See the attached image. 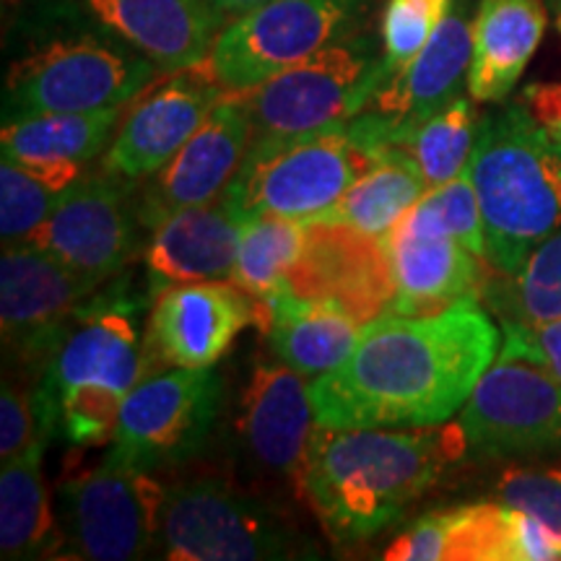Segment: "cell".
<instances>
[{"instance_id":"cell-1","label":"cell","mask_w":561,"mask_h":561,"mask_svg":"<svg viewBox=\"0 0 561 561\" xmlns=\"http://www.w3.org/2000/svg\"><path fill=\"white\" fill-rule=\"evenodd\" d=\"M476 299L430 314H380L339 367L314 377L320 426H430L462 411L500 351Z\"/></svg>"},{"instance_id":"cell-2","label":"cell","mask_w":561,"mask_h":561,"mask_svg":"<svg viewBox=\"0 0 561 561\" xmlns=\"http://www.w3.org/2000/svg\"><path fill=\"white\" fill-rule=\"evenodd\" d=\"M468 453L460 424L314 426L299 491L333 543L367 541Z\"/></svg>"},{"instance_id":"cell-3","label":"cell","mask_w":561,"mask_h":561,"mask_svg":"<svg viewBox=\"0 0 561 561\" xmlns=\"http://www.w3.org/2000/svg\"><path fill=\"white\" fill-rule=\"evenodd\" d=\"M468 172L481 203L486 263L515 278L561 229V144L515 104L481 123Z\"/></svg>"},{"instance_id":"cell-4","label":"cell","mask_w":561,"mask_h":561,"mask_svg":"<svg viewBox=\"0 0 561 561\" xmlns=\"http://www.w3.org/2000/svg\"><path fill=\"white\" fill-rule=\"evenodd\" d=\"M375 157L351 136L348 123L297 136L252 138L221 198L242 221L261 214L312 221L362 178Z\"/></svg>"},{"instance_id":"cell-5","label":"cell","mask_w":561,"mask_h":561,"mask_svg":"<svg viewBox=\"0 0 561 561\" xmlns=\"http://www.w3.org/2000/svg\"><path fill=\"white\" fill-rule=\"evenodd\" d=\"M159 68L133 47L102 37L58 39L13 62L3 91V123L125 107Z\"/></svg>"},{"instance_id":"cell-6","label":"cell","mask_w":561,"mask_h":561,"mask_svg":"<svg viewBox=\"0 0 561 561\" xmlns=\"http://www.w3.org/2000/svg\"><path fill=\"white\" fill-rule=\"evenodd\" d=\"M364 9L367 0H268L224 26L195 70L242 94L346 39Z\"/></svg>"},{"instance_id":"cell-7","label":"cell","mask_w":561,"mask_h":561,"mask_svg":"<svg viewBox=\"0 0 561 561\" xmlns=\"http://www.w3.org/2000/svg\"><path fill=\"white\" fill-rule=\"evenodd\" d=\"M388 79L385 55L354 37L322 47L261 87L242 91L255 138L297 136L362 115Z\"/></svg>"},{"instance_id":"cell-8","label":"cell","mask_w":561,"mask_h":561,"mask_svg":"<svg viewBox=\"0 0 561 561\" xmlns=\"http://www.w3.org/2000/svg\"><path fill=\"white\" fill-rule=\"evenodd\" d=\"M159 546L172 561L289 559L297 536L261 500L210 476L167 491Z\"/></svg>"},{"instance_id":"cell-9","label":"cell","mask_w":561,"mask_h":561,"mask_svg":"<svg viewBox=\"0 0 561 561\" xmlns=\"http://www.w3.org/2000/svg\"><path fill=\"white\" fill-rule=\"evenodd\" d=\"M164 502L151 471L104 460L60 486V541L76 559H140L157 543Z\"/></svg>"},{"instance_id":"cell-10","label":"cell","mask_w":561,"mask_h":561,"mask_svg":"<svg viewBox=\"0 0 561 561\" xmlns=\"http://www.w3.org/2000/svg\"><path fill=\"white\" fill-rule=\"evenodd\" d=\"M221 377L210 367H174L140 380L123 401L121 426L104 460L157 471L193 458L221 409Z\"/></svg>"},{"instance_id":"cell-11","label":"cell","mask_w":561,"mask_h":561,"mask_svg":"<svg viewBox=\"0 0 561 561\" xmlns=\"http://www.w3.org/2000/svg\"><path fill=\"white\" fill-rule=\"evenodd\" d=\"M458 424L479 458L561 453V380L541 364L500 354L462 405Z\"/></svg>"},{"instance_id":"cell-12","label":"cell","mask_w":561,"mask_h":561,"mask_svg":"<svg viewBox=\"0 0 561 561\" xmlns=\"http://www.w3.org/2000/svg\"><path fill=\"white\" fill-rule=\"evenodd\" d=\"M286 289L294 297L328 305L367 325L388 312L396 299L388 242L351 224L305 221V244Z\"/></svg>"},{"instance_id":"cell-13","label":"cell","mask_w":561,"mask_h":561,"mask_svg":"<svg viewBox=\"0 0 561 561\" xmlns=\"http://www.w3.org/2000/svg\"><path fill=\"white\" fill-rule=\"evenodd\" d=\"M100 284L34 244H11L0 261L3 343L24 367H47Z\"/></svg>"},{"instance_id":"cell-14","label":"cell","mask_w":561,"mask_h":561,"mask_svg":"<svg viewBox=\"0 0 561 561\" xmlns=\"http://www.w3.org/2000/svg\"><path fill=\"white\" fill-rule=\"evenodd\" d=\"M128 182L89 174L60 193L53 214L26 244L45 250L79 276L104 284L128 263L136 248V203Z\"/></svg>"},{"instance_id":"cell-15","label":"cell","mask_w":561,"mask_h":561,"mask_svg":"<svg viewBox=\"0 0 561 561\" xmlns=\"http://www.w3.org/2000/svg\"><path fill=\"white\" fill-rule=\"evenodd\" d=\"M144 380V343L128 299L115 297L89 301L79 312L45 375L32 392L39 432L45 437L58 430L62 392L81 382H100L128 392Z\"/></svg>"},{"instance_id":"cell-16","label":"cell","mask_w":561,"mask_h":561,"mask_svg":"<svg viewBox=\"0 0 561 561\" xmlns=\"http://www.w3.org/2000/svg\"><path fill=\"white\" fill-rule=\"evenodd\" d=\"M255 322V301L227 280H187L153 301L144 339V380L153 367H210Z\"/></svg>"},{"instance_id":"cell-17","label":"cell","mask_w":561,"mask_h":561,"mask_svg":"<svg viewBox=\"0 0 561 561\" xmlns=\"http://www.w3.org/2000/svg\"><path fill=\"white\" fill-rule=\"evenodd\" d=\"M255 128L242 94H227L182 149L144 182L136 203L140 227H157L178 210L221 198L252 146Z\"/></svg>"},{"instance_id":"cell-18","label":"cell","mask_w":561,"mask_h":561,"mask_svg":"<svg viewBox=\"0 0 561 561\" xmlns=\"http://www.w3.org/2000/svg\"><path fill=\"white\" fill-rule=\"evenodd\" d=\"M224 96L227 91L195 68L170 73L157 87L151 83L128 104L102 170L128 185L151 178L191 140Z\"/></svg>"},{"instance_id":"cell-19","label":"cell","mask_w":561,"mask_h":561,"mask_svg":"<svg viewBox=\"0 0 561 561\" xmlns=\"http://www.w3.org/2000/svg\"><path fill=\"white\" fill-rule=\"evenodd\" d=\"M385 242L396 273L390 312L430 314L479 297L486 261L442 231L419 206L385 234Z\"/></svg>"},{"instance_id":"cell-20","label":"cell","mask_w":561,"mask_h":561,"mask_svg":"<svg viewBox=\"0 0 561 561\" xmlns=\"http://www.w3.org/2000/svg\"><path fill=\"white\" fill-rule=\"evenodd\" d=\"M473 19L468 0H453L430 45L377 89L369 107L382 115V149L413 125L450 104L471 73ZM380 149V151H382Z\"/></svg>"},{"instance_id":"cell-21","label":"cell","mask_w":561,"mask_h":561,"mask_svg":"<svg viewBox=\"0 0 561 561\" xmlns=\"http://www.w3.org/2000/svg\"><path fill=\"white\" fill-rule=\"evenodd\" d=\"M314 426L310 385L286 364H261L252 369L242 392L237 421L244 453L265 473L289 479L299 486L301 468Z\"/></svg>"},{"instance_id":"cell-22","label":"cell","mask_w":561,"mask_h":561,"mask_svg":"<svg viewBox=\"0 0 561 561\" xmlns=\"http://www.w3.org/2000/svg\"><path fill=\"white\" fill-rule=\"evenodd\" d=\"M83 5L161 73L198 66L224 30V11L208 0H83Z\"/></svg>"},{"instance_id":"cell-23","label":"cell","mask_w":561,"mask_h":561,"mask_svg":"<svg viewBox=\"0 0 561 561\" xmlns=\"http://www.w3.org/2000/svg\"><path fill=\"white\" fill-rule=\"evenodd\" d=\"M242 219L224 198L167 216L146 250L151 297L187 280H219L234 271Z\"/></svg>"},{"instance_id":"cell-24","label":"cell","mask_w":561,"mask_h":561,"mask_svg":"<svg viewBox=\"0 0 561 561\" xmlns=\"http://www.w3.org/2000/svg\"><path fill=\"white\" fill-rule=\"evenodd\" d=\"M125 107L37 115L3 123V159L24 167L53 191L62 193L81 178L83 164L100 157L112 130L121 125Z\"/></svg>"},{"instance_id":"cell-25","label":"cell","mask_w":561,"mask_h":561,"mask_svg":"<svg viewBox=\"0 0 561 561\" xmlns=\"http://www.w3.org/2000/svg\"><path fill=\"white\" fill-rule=\"evenodd\" d=\"M255 322L273 354L301 377H320L348 359L364 325L351 314L280 291L255 305Z\"/></svg>"},{"instance_id":"cell-26","label":"cell","mask_w":561,"mask_h":561,"mask_svg":"<svg viewBox=\"0 0 561 561\" xmlns=\"http://www.w3.org/2000/svg\"><path fill=\"white\" fill-rule=\"evenodd\" d=\"M541 0H481L473 16V62L468 91L476 102H502L541 45Z\"/></svg>"},{"instance_id":"cell-27","label":"cell","mask_w":561,"mask_h":561,"mask_svg":"<svg viewBox=\"0 0 561 561\" xmlns=\"http://www.w3.org/2000/svg\"><path fill=\"white\" fill-rule=\"evenodd\" d=\"M430 191V182L416 167V161L403 151H377V161L362 174L318 219L351 224V227L385 237ZM314 221V219H312Z\"/></svg>"},{"instance_id":"cell-28","label":"cell","mask_w":561,"mask_h":561,"mask_svg":"<svg viewBox=\"0 0 561 561\" xmlns=\"http://www.w3.org/2000/svg\"><path fill=\"white\" fill-rule=\"evenodd\" d=\"M47 439L39 437L19 458L3 462L0 473V553L3 559H32L50 549L55 517L42 455Z\"/></svg>"},{"instance_id":"cell-29","label":"cell","mask_w":561,"mask_h":561,"mask_svg":"<svg viewBox=\"0 0 561 561\" xmlns=\"http://www.w3.org/2000/svg\"><path fill=\"white\" fill-rule=\"evenodd\" d=\"M305 244V221L278 214L252 216L242 224L240 250L229 280L252 297L268 301L286 289V280Z\"/></svg>"},{"instance_id":"cell-30","label":"cell","mask_w":561,"mask_h":561,"mask_svg":"<svg viewBox=\"0 0 561 561\" xmlns=\"http://www.w3.org/2000/svg\"><path fill=\"white\" fill-rule=\"evenodd\" d=\"M479 130L481 123L476 117L473 102L466 96H455L424 123L403 130L392 140V149L416 161L430 187H437L468 170Z\"/></svg>"},{"instance_id":"cell-31","label":"cell","mask_w":561,"mask_h":561,"mask_svg":"<svg viewBox=\"0 0 561 561\" xmlns=\"http://www.w3.org/2000/svg\"><path fill=\"white\" fill-rule=\"evenodd\" d=\"M504 278V276H502ZM486 297L502 322H549L561 318V229L551 234L515 278L486 286Z\"/></svg>"},{"instance_id":"cell-32","label":"cell","mask_w":561,"mask_h":561,"mask_svg":"<svg viewBox=\"0 0 561 561\" xmlns=\"http://www.w3.org/2000/svg\"><path fill=\"white\" fill-rule=\"evenodd\" d=\"M439 528L442 561H515L512 507L507 504H466L432 512Z\"/></svg>"},{"instance_id":"cell-33","label":"cell","mask_w":561,"mask_h":561,"mask_svg":"<svg viewBox=\"0 0 561 561\" xmlns=\"http://www.w3.org/2000/svg\"><path fill=\"white\" fill-rule=\"evenodd\" d=\"M125 392L100 382H81L62 392L58 430L73 447H96L115 439Z\"/></svg>"},{"instance_id":"cell-34","label":"cell","mask_w":561,"mask_h":561,"mask_svg":"<svg viewBox=\"0 0 561 561\" xmlns=\"http://www.w3.org/2000/svg\"><path fill=\"white\" fill-rule=\"evenodd\" d=\"M60 193L34 178L24 167L3 159L0 167V237L5 248L26 244L47 216L53 214Z\"/></svg>"},{"instance_id":"cell-35","label":"cell","mask_w":561,"mask_h":561,"mask_svg":"<svg viewBox=\"0 0 561 561\" xmlns=\"http://www.w3.org/2000/svg\"><path fill=\"white\" fill-rule=\"evenodd\" d=\"M453 0H388L382 16V55L388 76L401 70L430 45Z\"/></svg>"},{"instance_id":"cell-36","label":"cell","mask_w":561,"mask_h":561,"mask_svg":"<svg viewBox=\"0 0 561 561\" xmlns=\"http://www.w3.org/2000/svg\"><path fill=\"white\" fill-rule=\"evenodd\" d=\"M416 206L424 210L442 231L466 244L473 255L486 261V231H483L481 203L476 195L471 172H462L445 185L430 187Z\"/></svg>"},{"instance_id":"cell-37","label":"cell","mask_w":561,"mask_h":561,"mask_svg":"<svg viewBox=\"0 0 561 561\" xmlns=\"http://www.w3.org/2000/svg\"><path fill=\"white\" fill-rule=\"evenodd\" d=\"M496 491L504 504L538 517L546 528L561 536V468L507 471Z\"/></svg>"},{"instance_id":"cell-38","label":"cell","mask_w":561,"mask_h":561,"mask_svg":"<svg viewBox=\"0 0 561 561\" xmlns=\"http://www.w3.org/2000/svg\"><path fill=\"white\" fill-rule=\"evenodd\" d=\"M500 354L541 364L561 380V318L549 322H502Z\"/></svg>"},{"instance_id":"cell-39","label":"cell","mask_w":561,"mask_h":561,"mask_svg":"<svg viewBox=\"0 0 561 561\" xmlns=\"http://www.w3.org/2000/svg\"><path fill=\"white\" fill-rule=\"evenodd\" d=\"M39 437H45V434L39 432L32 392L5 382L3 396H0V458L3 462L19 458Z\"/></svg>"},{"instance_id":"cell-40","label":"cell","mask_w":561,"mask_h":561,"mask_svg":"<svg viewBox=\"0 0 561 561\" xmlns=\"http://www.w3.org/2000/svg\"><path fill=\"white\" fill-rule=\"evenodd\" d=\"M530 115L561 144V83H533L525 89Z\"/></svg>"},{"instance_id":"cell-41","label":"cell","mask_w":561,"mask_h":561,"mask_svg":"<svg viewBox=\"0 0 561 561\" xmlns=\"http://www.w3.org/2000/svg\"><path fill=\"white\" fill-rule=\"evenodd\" d=\"M208 3H214L216 9H221L224 13H231V11H250V9H257V5L268 3V0H208Z\"/></svg>"},{"instance_id":"cell-42","label":"cell","mask_w":561,"mask_h":561,"mask_svg":"<svg viewBox=\"0 0 561 561\" xmlns=\"http://www.w3.org/2000/svg\"><path fill=\"white\" fill-rule=\"evenodd\" d=\"M559 30H561V19H559Z\"/></svg>"}]
</instances>
